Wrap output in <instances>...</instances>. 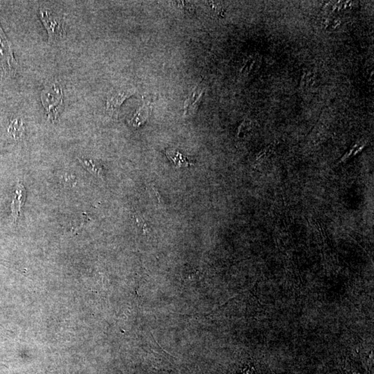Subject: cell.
<instances>
[{
	"instance_id": "obj_1",
	"label": "cell",
	"mask_w": 374,
	"mask_h": 374,
	"mask_svg": "<svg viewBox=\"0 0 374 374\" xmlns=\"http://www.w3.org/2000/svg\"><path fill=\"white\" fill-rule=\"evenodd\" d=\"M41 102L46 110L48 120L55 122L64 109V92L62 88L55 82L46 84L40 94Z\"/></svg>"
},
{
	"instance_id": "obj_2",
	"label": "cell",
	"mask_w": 374,
	"mask_h": 374,
	"mask_svg": "<svg viewBox=\"0 0 374 374\" xmlns=\"http://www.w3.org/2000/svg\"><path fill=\"white\" fill-rule=\"evenodd\" d=\"M39 16L48 32V43L55 42L66 37V22L64 16L44 7L40 8Z\"/></svg>"
},
{
	"instance_id": "obj_3",
	"label": "cell",
	"mask_w": 374,
	"mask_h": 374,
	"mask_svg": "<svg viewBox=\"0 0 374 374\" xmlns=\"http://www.w3.org/2000/svg\"><path fill=\"white\" fill-rule=\"evenodd\" d=\"M18 62L14 56L12 43L0 25V76H14L17 72Z\"/></svg>"
},
{
	"instance_id": "obj_4",
	"label": "cell",
	"mask_w": 374,
	"mask_h": 374,
	"mask_svg": "<svg viewBox=\"0 0 374 374\" xmlns=\"http://www.w3.org/2000/svg\"><path fill=\"white\" fill-rule=\"evenodd\" d=\"M134 94L131 89H120L111 93L106 102V112L112 115L120 108L122 104L128 98Z\"/></svg>"
},
{
	"instance_id": "obj_5",
	"label": "cell",
	"mask_w": 374,
	"mask_h": 374,
	"mask_svg": "<svg viewBox=\"0 0 374 374\" xmlns=\"http://www.w3.org/2000/svg\"><path fill=\"white\" fill-rule=\"evenodd\" d=\"M203 94H204V92L201 88L197 87L194 89L193 92L185 102V115L193 114L194 112H196L202 100Z\"/></svg>"
},
{
	"instance_id": "obj_6",
	"label": "cell",
	"mask_w": 374,
	"mask_h": 374,
	"mask_svg": "<svg viewBox=\"0 0 374 374\" xmlns=\"http://www.w3.org/2000/svg\"><path fill=\"white\" fill-rule=\"evenodd\" d=\"M79 162L82 164V166L84 167L88 172H90L92 175L94 176L96 178H100V179H104V176H105V170H104V167L95 162L92 159H89L87 158H78Z\"/></svg>"
},
{
	"instance_id": "obj_7",
	"label": "cell",
	"mask_w": 374,
	"mask_h": 374,
	"mask_svg": "<svg viewBox=\"0 0 374 374\" xmlns=\"http://www.w3.org/2000/svg\"><path fill=\"white\" fill-rule=\"evenodd\" d=\"M166 156L168 159L172 160L174 163L175 166L178 168L182 167H188L190 165H193L192 160L188 159V158L185 157L180 152L178 151L169 150L166 151Z\"/></svg>"
},
{
	"instance_id": "obj_8",
	"label": "cell",
	"mask_w": 374,
	"mask_h": 374,
	"mask_svg": "<svg viewBox=\"0 0 374 374\" xmlns=\"http://www.w3.org/2000/svg\"><path fill=\"white\" fill-rule=\"evenodd\" d=\"M148 116V108L147 106H144L140 108L136 112L132 115V118L129 120L128 123L130 126L134 128L140 127L142 125Z\"/></svg>"
},
{
	"instance_id": "obj_9",
	"label": "cell",
	"mask_w": 374,
	"mask_h": 374,
	"mask_svg": "<svg viewBox=\"0 0 374 374\" xmlns=\"http://www.w3.org/2000/svg\"><path fill=\"white\" fill-rule=\"evenodd\" d=\"M17 186L12 203V215L15 220H17L18 217L20 210L22 204L23 197H24V196H23L24 188H23L21 184H18Z\"/></svg>"
},
{
	"instance_id": "obj_10",
	"label": "cell",
	"mask_w": 374,
	"mask_h": 374,
	"mask_svg": "<svg viewBox=\"0 0 374 374\" xmlns=\"http://www.w3.org/2000/svg\"><path fill=\"white\" fill-rule=\"evenodd\" d=\"M25 127L22 120L16 118L10 123L8 128V132L15 140H18L24 134Z\"/></svg>"
},
{
	"instance_id": "obj_11",
	"label": "cell",
	"mask_w": 374,
	"mask_h": 374,
	"mask_svg": "<svg viewBox=\"0 0 374 374\" xmlns=\"http://www.w3.org/2000/svg\"><path fill=\"white\" fill-rule=\"evenodd\" d=\"M254 64H256V61L252 60V59H250V60L248 61L247 64H244V68H242V72H244V73L250 72L253 69V66H254Z\"/></svg>"
},
{
	"instance_id": "obj_12",
	"label": "cell",
	"mask_w": 374,
	"mask_h": 374,
	"mask_svg": "<svg viewBox=\"0 0 374 374\" xmlns=\"http://www.w3.org/2000/svg\"><path fill=\"white\" fill-rule=\"evenodd\" d=\"M250 123L249 122H244L239 128L238 134L242 132V134H246L250 130Z\"/></svg>"
},
{
	"instance_id": "obj_13",
	"label": "cell",
	"mask_w": 374,
	"mask_h": 374,
	"mask_svg": "<svg viewBox=\"0 0 374 374\" xmlns=\"http://www.w3.org/2000/svg\"><path fill=\"white\" fill-rule=\"evenodd\" d=\"M242 374H256V373H255L254 368L252 366H249L244 370V373Z\"/></svg>"
}]
</instances>
